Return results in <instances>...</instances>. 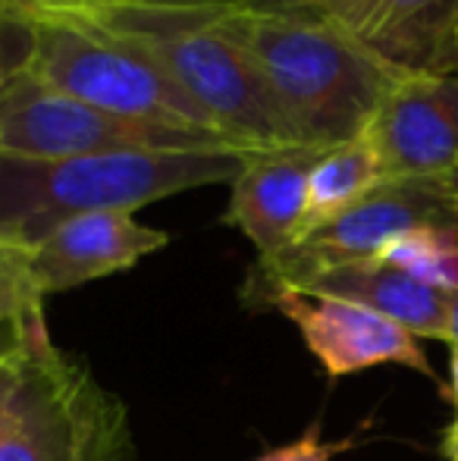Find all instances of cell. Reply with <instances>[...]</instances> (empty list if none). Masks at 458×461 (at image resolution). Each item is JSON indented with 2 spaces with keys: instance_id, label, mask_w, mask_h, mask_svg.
<instances>
[{
  "instance_id": "obj_8",
  "label": "cell",
  "mask_w": 458,
  "mask_h": 461,
  "mask_svg": "<svg viewBox=\"0 0 458 461\" xmlns=\"http://www.w3.org/2000/svg\"><path fill=\"white\" fill-rule=\"evenodd\" d=\"M245 302L267 304L292 321L330 380L380 365H402L436 380V370L418 346V336L364 304L314 295L257 276L245 279Z\"/></svg>"
},
{
  "instance_id": "obj_4",
  "label": "cell",
  "mask_w": 458,
  "mask_h": 461,
  "mask_svg": "<svg viewBox=\"0 0 458 461\" xmlns=\"http://www.w3.org/2000/svg\"><path fill=\"white\" fill-rule=\"evenodd\" d=\"M10 4V0H6ZM31 29L29 73L113 116L229 141L151 57L82 10L16 6ZM232 145V141H229ZM238 148V145H236Z\"/></svg>"
},
{
  "instance_id": "obj_5",
  "label": "cell",
  "mask_w": 458,
  "mask_h": 461,
  "mask_svg": "<svg viewBox=\"0 0 458 461\" xmlns=\"http://www.w3.org/2000/svg\"><path fill=\"white\" fill-rule=\"evenodd\" d=\"M0 461H139L120 399L54 342L25 355Z\"/></svg>"
},
{
  "instance_id": "obj_7",
  "label": "cell",
  "mask_w": 458,
  "mask_h": 461,
  "mask_svg": "<svg viewBox=\"0 0 458 461\" xmlns=\"http://www.w3.org/2000/svg\"><path fill=\"white\" fill-rule=\"evenodd\" d=\"M458 230L455 183L443 179H383L348 211L301 236L292 249L257 261L251 276L295 283L299 276L333 264L373 261L380 251L411 230Z\"/></svg>"
},
{
  "instance_id": "obj_15",
  "label": "cell",
  "mask_w": 458,
  "mask_h": 461,
  "mask_svg": "<svg viewBox=\"0 0 458 461\" xmlns=\"http://www.w3.org/2000/svg\"><path fill=\"white\" fill-rule=\"evenodd\" d=\"M44 295L31 276V249L0 239V361L48 346Z\"/></svg>"
},
{
  "instance_id": "obj_17",
  "label": "cell",
  "mask_w": 458,
  "mask_h": 461,
  "mask_svg": "<svg viewBox=\"0 0 458 461\" xmlns=\"http://www.w3.org/2000/svg\"><path fill=\"white\" fill-rule=\"evenodd\" d=\"M31 60V29L22 13L0 0V88L22 73Z\"/></svg>"
},
{
  "instance_id": "obj_23",
  "label": "cell",
  "mask_w": 458,
  "mask_h": 461,
  "mask_svg": "<svg viewBox=\"0 0 458 461\" xmlns=\"http://www.w3.org/2000/svg\"><path fill=\"white\" fill-rule=\"evenodd\" d=\"M443 456H446V461H458V418L453 420V424L443 430Z\"/></svg>"
},
{
  "instance_id": "obj_20",
  "label": "cell",
  "mask_w": 458,
  "mask_h": 461,
  "mask_svg": "<svg viewBox=\"0 0 458 461\" xmlns=\"http://www.w3.org/2000/svg\"><path fill=\"white\" fill-rule=\"evenodd\" d=\"M22 365H25V358H4L0 361V430H4L6 418H10L13 395H16L19 380H22Z\"/></svg>"
},
{
  "instance_id": "obj_22",
  "label": "cell",
  "mask_w": 458,
  "mask_h": 461,
  "mask_svg": "<svg viewBox=\"0 0 458 461\" xmlns=\"http://www.w3.org/2000/svg\"><path fill=\"white\" fill-rule=\"evenodd\" d=\"M446 399H453L455 414H458V342L449 346V386H446Z\"/></svg>"
},
{
  "instance_id": "obj_18",
  "label": "cell",
  "mask_w": 458,
  "mask_h": 461,
  "mask_svg": "<svg viewBox=\"0 0 458 461\" xmlns=\"http://www.w3.org/2000/svg\"><path fill=\"white\" fill-rule=\"evenodd\" d=\"M358 446V437H346V439H324L320 437V427L314 424L305 437H299L295 443H286L280 449H270L264 452L261 458L255 461H333L339 458L343 452L355 449Z\"/></svg>"
},
{
  "instance_id": "obj_19",
  "label": "cell",
  "mask_w": 458,
  "mask_h": 461,
  "mask_svg": "<svg viewBox=\"0 0 458 461\" xmlns=\"http://www.w3.org/2000/svg\"><path fill=\"white\" fill-rule=\"evenodd\" d=\"M214 4H229L238 6V10H255V13H283V16L333 19L352 0H214Z\"/></svg>"
},
{
  "instance_id": "obj_16",
  "label": "cell",
  "mask_w": 458,
  "mask_h": 461,
  "mask_svg": "<svg viewBox=\"0 0 458 461\" xmlns=\"http://www.w3.org/2000/svg\"><path fill=\"white\" fill-rule=\"evenodd\" d=\"M373 261L399 267L440 292H458V230H411L386 245Z\"/></svg>"
},
{
  "instance_id": "obj_9",
  "label": "cell",
  "mask_w": 458,
  "mask_h": 461,
  "mask_svg": "<svg viewBox=\"0 0 458 461\" xmlns=\"http://www.w3.org/2000/svg\"><path fill=\"white\" fill-rule=\"evenodd\" d=\"M383 179H443L458 173V73H405L364 129Z\"/></svg>"
},
{
  "instance_id": "obj_11",
  "label": "cell",
  "mask_w": 458,
  "mask_h": 461,
  "mask_svg": "<svg viewBox=\"0 0 458 461\" xmlns=\"http://www.w3.org/2000/svg\"><path fill=\"white\" fill-rule=\"evenodd\" d=\"M320 154L318 148L251 151L248 164L229 183L232 194L223 223L236 226L257 249L261 261L299 242L308 211V179Z\"/></svg>"
},
{
  "instance_id": "obj_12",
  "label": "cell",
  "mask_w": 458,
  "mask_h": 461,
  "mask_svg": "<svg viewBox=\"0 0 458 461\" xmlns=\"http://www.w3.org/2000/svg\"><path fill=\"white\" fill-rule=\"evenodd\" d=\"M333 23L399 73H458V0H352Z\"/></svg>"
},
{
  "instance_id": "obj_24",
  "label": "cell",
  "mask_w": 458,
  "mask_h": 461,
  "mask_svg": "<svg viewBox=\"0 0 458 461\" xmlns=\"http://www.w3.org/2000/svg\"><path fill=\"white\" fill-rule=\"evenodd\" d=\"M458 342V292H449V346Z\"/></svg>"
},
{
  "instance_id": "obj_13",
  "label": "cell",
  "mask_w": 458,
  "mask_h": 461,
  "mask_svg": "<svg viewBox=\"0 0 458 461\" xmlns=\"http://www.w3.org/2000/svg\"><path fill=\"white\" fill-rule=\"evenodd\" d=\"M283 285L364 304V308L402 323L409 333L449 342V292L434 289L383 261L333 264V267L311 270L295 283Z\"/></svg>"
},
{
  "instance_id": "obj_10",
  "label": "cell",
  "mask_w": 458,
  "mask_h": 461,
  "mask_svg": "<svg viewBox=\"0 0 458 461\" xmlns=\"http://www.w3.org/2000/svg\"><path fill=\"white\" fill-rule=\"evenodd\" d=\"M166 245L170 236L164 230L141 226L132 213H82L60 223L31 249V276L48 298L54 292H67L135 267L141 258Z\"/></svg>"
},
{
  "instance_id": "obj_14",
  "label": "cell",
  "mask_w": 458,
  "mask_h": 461,
  "mask_svg": "<svg viewBox=\"0 0 458 461\" xmlns=\"http://www.w3.org/2000/svg\"><path fill=\"white\" fill-rule=\"evenodd\" d=\"M380 183H383V170H380L377 154L367 145L364 135L348 145L333 148V151H324L308 179V211L301 236L330 223L333 217L348 211L355 201H361Z\"/></svg>"
},
{
  "instance_id": "obj_1",
  "label": "cell",
  "mask_w": 458,
  "mask_h": 461,
  "mask_svg": "<svg viewBox=\"0 0 458 461\" xmlns=\"http://www.w3.org/2000/svg\"><path fill=\"white\" fill-rule=\"evenodd\" d=\"M88 16L141 48L232 145L248 151L301 148L232 25L214 0H107Z\"/></svg>"
},
{
  "instance_id": "obj_2",
  "label": "cell",
  "mask_w": 458,
  "mask_h": 461,
  "mask_svg": "<svg viewBox=\"0 0 458 461\" xmlns=\"http://www.w3.org/2000/svg\"><path fill=\"white\" fill-rule=\"evenodd\" d=\"M232 25L301 148L333 151L361 139L405 76L333 19L232 6Z\"/></svg>"
},
{
  "instance_id": "obj_25",
  "label": "cell",
  "mask_w": 458,
  "mask_h": 461,
  "mask_svg": "<svg viewBox=\"0 0 458 461\" xmlns=\"http://www.w3.org/2000/svg\"><path fill=\"white\" fill-rule=\"evenodd\" d=\"M455 192H458V173H455Z\"/></svg>"
},
{
  "instance_id": "obj_21",
  "label": "cell",
  "mask_w": 458,
  "mask_h": 461,
  "mask_svg": "<svg viewBox=\"0 0 458 461\" xmlns=\"http://www.w3.org/2000/svg\"><path fill=\"white\" fill-rule=\"evenodd\" d=\"M13 6H50V10H88L107 0H10Z\"/></svg>"
},
{
  "instance_id": "obj_6",
  "label": "cell",
  "mask_w": 458,
  "mask_h": 461,
  "mask_svg": "<svg viewBox=\"0 0 458 461\" xmlns=\"http://www.w3.org/2000/svg\"><path fill=\"white\" fill-rule=\"evenodd\" d=\"M192 148L236 145L214 139V135L122 120L79 97L44 86L29 73V67L0 88V154L76 158V154L104 151H192Z\"/></svg>"
},
{
  "instance_id": "obj_3",
  "label": "cell",
  "mask_w": 458,
  "mask_h": 461,
  "mask_svg": "<svg viewBox=\"0 0 458 461\" xmlns=\"http://www.w3.org/2000/svg\"><path fill=\"white\" fill-rule=\"evenodd\" d=\"M245 148L104 151L76 158L0 154V239L35 249L82 213H132L189 188L232 183L248 164Z\"/></svg>"
}]
</instances>
